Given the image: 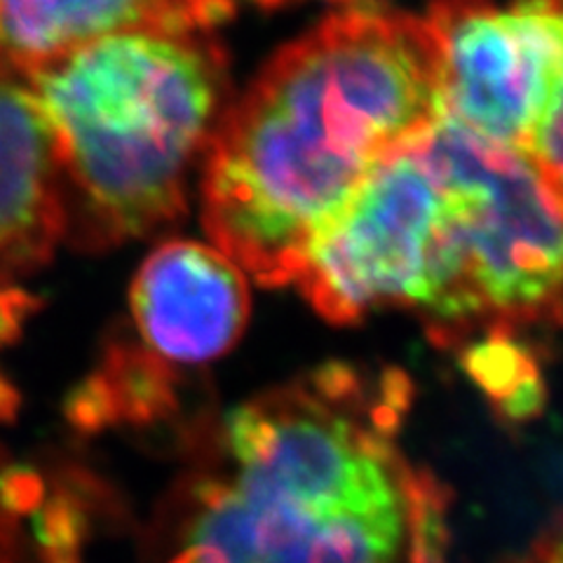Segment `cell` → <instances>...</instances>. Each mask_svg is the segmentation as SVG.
I'll use <instances>...</instances> for the list:
<instances>
[{"instance_id": "cell-9", "label": "cell", "mask_w": 563, "mask_h": 563, "mask_svg": "<svg viewBox=\"0 0 563 563\" xmlns=\"http://www.w3.org/2000/svg\"><path fill=\"white\" fill-rule=\"evenodd\" d=\"M66 238L62 176L24 82L0 78V287L41 271Z\"/></svg>"}, {"instance_id": "cell-1", "label": "cell", "mask_w": 563, "mask_h": 563, "mask_svg": "<svg viewBox=\"0 0 563 563\" xmlns=\"http://www.w3.org/2000/svg\"><path fill=\"white\" fill-rule=\"evenodd\" d=\"M439 118V52L422 16L333 14L228 103L202 163L205 231L261 285L291 287L314 233Z\"/></svg>"}, {"instance_id": "cell-20", "label": "cell", "mask_w": 563, "mask_h": 563, "mask_svg": "<svg viewBox=\"0 0 563 563\" xmlns=\"http://www.w3.org/2000/svg\"><path fill=\"white\" fill-rule=\"evenodd\" d=\"M256 3H261V5H266V8H275V5H282V3H287V0H256Z\"/></svg>"}, {"instance_id": "cell-13", "label": "cell", "mask_w": 563, "mask_h": 563, "mask_svg": "<svg viewBox=\"0 0 563 563\" xmlns=\"http://www.w3.org/2000/svg\"><path fill=\"white\" fill-rule=\"evenodd\" d=\"M45 496L47 484L35 467L10 461L0 467V509L14 521L31 517L43 505Z\"/></svg>"}, {"instance_id": "cell-6", "label": "cell", "mask_w": 563, "mask_h": 563, "mask_svg": "<svg viewBox=\"0 0 563 563\" xmlns=\"http://www.w3.org/2000/svg\"><path fill=\"white\" fill-rule=\"evenodd\" d=\"M442 118L512 148L561 190V0H430Z\"/></svg>"}, {"instance_id": "cell-4", "label": "cell", "mask_w": 563, "mask_h": 563, "mask_svg": "<svg viewBox=\"0 0 563 563\" xmlns=\"http://www.w3.org/2000/svg\"><path fill=\"white\" fill-rule=\"evenodd\" d=\"M451 211L455 285L439 345L488 329L556 324L561 190L526 155L493 146L449 118L422 136Z\"/></svg>"}, {"instance_id": "cell-3", "label": "cell", "mask_w": 563, "mask_h": 563, "mask_svg": "<svg viewBox=\"0 0 563 563\" xmlns=\"http://www.w3.org/2000/svg\"><path fill=\"white\" fill-rule=\"evenodd\" d=\"M24 85L55 148L66 235L95 250L184 214L188 176L233 101L211 33L106 35Z\"/></svg>"}, {"instance_id": "cell-18", "label": "cell", "mask_w": 563, "mask_h": 563, "mask_svg": "<svg viewBox=\"0 0 563 563\" xmlns=\"http://www.w3.org/2000/svg\"><path fill=\"white\" fill-rule=\"evenodd\" d=\"M169 563H228V559L217 548H209V544H192Z\"/></svg>"}, {"instance_id": "cell-8", "label": "cell", "mask_w": 563, "mask_h": 563, "mask_svg": "<svg viewBox=\"0 0 563 563\" xmlns=\"http://www.w3.org/2000/svg\"><path fill=\"white\" fill-rule=\"evenodd\" d=\"M233 12V0H0V78L26 82L115 33H214Z\"/></svg>"}, {"instance_id": "cell-16", "label": "cell", "mask_w": 563, "mask_h": 563, "mask_svg": "<svg viewBox=\"0 0 563 563\" xmlns=\"http://www.w3.org/2000/svg\"><path fill=\"white\" fill-rule=\"evenodd\" d=\"M521 563H561V528L559 519L552 521L548 531L531 544V550L523 556Z\"/></svg>"}, {"instance_id": "cell-11", "label": "cell", "mask_w": 563, "mask_h": 563, "mask_svg": "<svg viewBox=\"0 0 563 563\" xmlns=\"http://www.w3.org/2000/svg\"><path fill=\"white\" fill-rule=\"evenodd\" d=\"M101 374L113 393L118 420L153 422L174 409L172 374L146 350L113 341L106 352Z\"/></svg>"}, {"instance_id": "cell-15", "label": "cell", "mask_w": 563, "mask_h": 563, "mask_svg": "<svg viewBox=\"0 0 563 563\" xmlns=\"http://www.w3.org/2000/svg\"><path fill=\"white\" fill-rule=\"evenodd\" d=\"M8 461V453L0 449V467ZM0 563H20V521L8 517L3 509H0Z\"/></svg>"}, {"instance_id": "cell-10", "label": "cell", "mask_w": 563, "mask_h": 563, "mask_svg": "<svg viewBox=\"0 0 563 563\" xmlns=\"http://www.w3.org/2000/svg\"><path fill=\"white\" fill-rule=\"evenodd\" d=\"M470 380L493 401V409L507 422H528L540 416L548 399L542 372L533 350L517 331L488 329L461 355Z\"/></svg>"}, {"instance_id": "cell-14", "label": "cell", "mask_w": 563, "mask_h": 563, "mask_svg": "<svg viewBox=\"0 0 563 563\" xmlns=\"http://www.w3.org/2000/svg\"><path fill=\"white\" fill-rule=\"evenodd\" d=\"M38 312V298L24 287H0V350L22 339L24 327Z\"/></svg>"}, {"instance_id": "cell-2", "label": "cell", "mask_w": 563, "mask_h": 563, "mask_svg": "<svg viewBox=\"0 0 563 563\" xmlns=\"http://www.w3.org/2000/svg\"><path fill=\"white\" fill-rule=\"evenodd\" d=\"M411 385L333 362L223 418L225 477L188 490V538L228 563H446L449 490L395 442Z\"/></svg>"}, {"instance_id": "cell-17", "label": "cell", "mask_w": 563, "mask_h": 563, "mask_svg": "<svg viewBox=\"0 0 563 563\" xmlns=\"http://www.w3.org/2000/svg\"><path fill=\"white\" fill-rule=\"evenodd\" d=\"M22 409V395L16 390V385L5 376L3 368H0V426H8L14 422Z\"/></svg>"}, {"instance_id": "cell-19", "label": "cell", "mask_w": 563, "mask_h": 563, "mask_svg": "<svg viewBox=\"0 0 563 563\" xmlns=\"http://www.w3.org/2000/svg\"><path fill=\"white\" fill-rule=\"evenodd\" d=\"M336 3H352V8H357V5H372V0H336Z\"/></svg>"}, {"instance_id": "cell-7", "label": "cell", "mask_w": 563, "mask_h": 563, "mask_svg": "<svg viewBox=\"0 0 563 563\" xmlns=\"http://www.w3.org/2000/svg\"><path fill=\"white\" fill-rule=\"evenodd\" d=\"M132 314L148 347L169 362L200 364L231 350L250 320V285L217 246L169 240L132 282Z\"/></svg>"}, {"instance_id": "cell-12", "label": "cell", "mask_w": 563, "mask_h": 563, "mask_svg": "<svg viewBox=\"0 0 563 563\" xmlns=\"http://www.w3.org/2000/svg\"><path fill=\"white\" fill-rule=\"evenodd\" d=\"M64 418L78 434H97L118 420L115 401L103 374L82 378L64 399Z\"/></svg>"}, {"instance_id": "cell-5", "label": "cell", "mask_w": 563, "mask_h": 563, "mask_svg": "<svg viewBox=\"0 0 563 563\" xmlns=\"http://www.w3.org/2000/svg\"><path fill=\"white\" fill-rule=\"evenodd\" d=\"M422 136L383 157L308 242L291 287L327 322L355 324L380 308L416 310L428 331L442 320L453 287L449 196Z\"/></svg>"}]
</instances>
